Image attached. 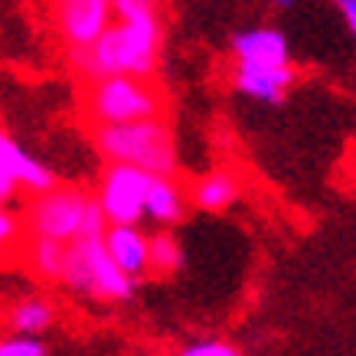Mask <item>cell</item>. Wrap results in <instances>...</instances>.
I'll use <instances>...</instances> for the list:
<instances>
[{
  "instance_id": "6da1fadb",
  "label": "cell",
  "mask_w": 356,
  "mask_h": 356,
  "mask_svg": "<svg viewBox=\"0 0 356 356\" xmlns=\"http://www.w3.org/2000/svg\"><path fill=\"white\" fill-rule=\"evenodd\" d=\"M157 3L161 0H115V23L92 46L65 49L69 65L86 82L108 76L154 79L163 43V17Z\"/></svg>"
},
{
  "instance_id": "7a4b0ae2",
  "label": "cell",
  "mask_w": 356,
  "mask_h": 356,
  "mask_svg": "<svg viewBox=\"0 0 356 356\" xmlns=\"http://www.w3.org/2000/svg\"><path fill=\"white\" fill-rule=\"evenodd\" d=\"M20 216L26 236H43L56 242L98 238L108 229V216L98 203V193L69 184H56L43 193H33Z\"/></svg>"
},
{
  "instance_id": "3957f363",
  "label": "cell",
  "mask_w": 356,
  "mask_h": 356,
  "mask_svg": "<svg viewBox=\"0 0 356 356\" xmlns=\"http://www.w3.org/2000/svg\"><path fill=\"white\" fill-rule=\"evenodd\" d=\"M92 144L105 163H134L147 173L177 170V144H173V131L167 118L95 124Z\"/></svg>"
},
{
  "instance_id": "277c9868",
  "label": "cell",
  "mask_w": 356,
  "mask_h": 356,
  "mask_svg": "<svg viewBox=\"0 0 356 356\" xmlns=\"http://www.w3.org/2000/svg\"><path fill=\"white\" fill-rule=\"evenodd\" d=\"M82 111L92 124H128V121L163 118L167 95L154 79L140 76H108L86 82Z\"/></svg>"
},
{
  "instance_id": "5b68a950",
  "label": "cell",
  "mask_w": 356,
  "mask_h": 356,
  "mask_svg": "<svg viewBox=\"0 0 356 356\" xmlns=\"http://www.w3.org/2000/svg\"><path fill=\"white\" fill-rule=\"evenodd\" d=\"M154 173L140 170L134 163H105L102 180H98V203L108 216V226L115 222H140L147 190H151Z\"/></svg>"
},
{
  "instance_id": "8992f818",
  "label": "cell",
  "mask_w": 356,
  "mask_h": 356,
  "mask_svg": "<svg viewBox=\"0 0 356 356\" xmlns=\"http://www.w3.org/2000/svg\"><path fill=\"white\" fill-rule=\"evenodd\" d=\"M49 186H56L53 170L43 161H36L30 151H23L20 144L3 131L0 134V200H3V206L10 203L20 190H26L33 196L49 190Z\"/></svg>"
},
{
  "instance_id": "52a82bcc",
  "label": "cell",
  "mask_w": 356,
  "mask_h": 356,
  "mask_svg": "<svg viewBox=\"0 0 356 356\" xmlns=\"http://www.w3.org/2000/svg\"><path fill=\"white\" fill-rule=\"evenodd\" d=\"M115 23V0H59L56 3V30L65 49L92 46Z\"/></svg>"
},
{
  "instance_id": "ba28073f",
  "label": "cell",
  "mask_w": 356,
  "mask_h": 356,
  "mask_svg": "<svg viewBox=\"0 0 356 356\" xmlns=\"http://www.w3.org/2000/svg\"><path fill=\"white\" fill-rule=\"evenodd\" d=\"M232 86L245 98H255L261 105H278L294 86L291 65H255V63H236L232 69Z\"/></svg>"
},
{
  "instance_id": "9c48e42d",
  "label": "cell",
  "mask_w": 356,
  "mask_h": 356,
  "mask_svg": "<svg viewBox=\"0 0 356 356\" xmlns=\"http://www.w3.org/2000/svg\"><path fill=\"white\" fill-rule=\"evenodd\" d=\"M232 59L236 63H255V65H291V46L284 33L271 26H252L232 36Z\"/></svg>"
},
{
  "instance_id": "30bf717a",
  "label": "cell",
  "mask_w": 356,
  "mask_h": 356,
  "mask_svg": "<svg viewBox=\"0 0 356 356\" xmlns=\"http://www.w3.org/2000/svg\"><path fill=\"white\" fill-rule=\"evenodd\" d=\"M105 245H108L111 259L128 271L131 278H144L151 275V236L140 232L138 222H115L105 229Z\"/></svg>"
},
{
  "instance_id": "8fae6325",
  "label": "cell",
  "mask_w": 356,
  "mask_h": 356,
  "mask_svg": "<svg viewBox=\"0 0 356 356\" xmlns=\"http://www.w3.org/2000/svg\"><path fill=\"white\" fill-rule=\"evenodd\" d=\"M69 245L72 242H56V238H43V236H26L23 232L17 255L26 265L30 275H36L40 281L49 284H63L65 275V261H69Z\"/></svg>"
},
{
  "instance_id": "7c38bea8",
  "label": "cell",
  "mask_w": 356,
  "mask_h": 356,
  "mask_svg": "<svg viewBox=\"0 0 356 356\" xmlns=\"http://www.w3.org/2000/svg\"><path fill=\"white\" fill-rule=\"evenodd\" d=\"M186 203H190V193L173 180V173H154L151 190H147V203H144V216L167 229L184 219Z\"/></svg>"
},
{
  "instance_id": "4fadbf2b",
  "label": "cell",
  "mask_w": 356,
  "mask_h": 356,
  "mask_svg": "<svg viewBox=\"0 0 356 356\" xmlns=\"http://www.w3.org/2000/svg\"><path fill=\"white\" fill-rule=\"evenodd\" d=\"M242 193V180L232 170H209L196 177L190 186V203L203 213H222L238 200Z\"/></svg>"
},
{
  "instance_id": "5bb4252c",
  "label": "cell",
  "mask_w": 356,
  "mask_h": 356,
  "mask_svg": "<svg viewBox=\"0 0 356 356\" xmlns=\"http://www.w3.org/2000/svg\"><path fill=\"white\" fill-rule=\"evenodd\" d=\"M56 321V307L46 298H20V301H13L7 307V327H10V334H30V337H40L46 334Z\"/></svg>"
},
{
  "instance_id": "9a60e30c",
  "label": "cell",
  "mask_w": 356,
  "mask_h": 356,
  "mask_svg": "<svg viewBox=\"0 0 356 356\" xmlns=\"http://www.w3.org/2000/svg\"><path fill=\"white\" fill-rule=\"evenodd\" d=\"M184 265V252L180 242L170 232H154L151 236V275H173V271Z\"/></svg>"
},
{
  "instance_id": "2e32d148",
  "label": "cell",
  "mask_w": 356,
  "mask_h": 356,
  "mask_svg": "<svg viewBox=\"0 0 356 356\" xmlns=\"http://www.w3.org/2000/svg\"><path fill=\"white\" fill-rule=\"evenodd\" d=\"M0 356H46V343L30 334H7L0 340Z\"/></svg>"
},
{
  "instance_id": "e0dca14e",
  "label": "cell",
  "mask_w": 356,
  "mask_h": 356,
  "mask_svg": "<svg viewBox=\"0 0 356 356\" xmlns=\"http://www.w3.org/2000/svg\"><path fill=\"white\" fill-rule=\"evenodd\" d=\"M177 356H242V350L232 346L229 340H193Z\"/></svg>"
},
{
  "instance_id": "ac0fdd59",
  "label": "cell",
  "mask_w": 356,
  "mask_h": 356,
  "mask_svg": "<svg viewBox=\"0 0 356 356\" xmlns=\"http://www.w3.org/2000/svg\"><path fill=\"white\" fill-rule=\"evenodd\" d=\"M23 232H26V229H23V216H20V213L3 209V213H0V242L17 248V245H20V238H23Z\"/></svg>"
},
{
  "instance_id": "d6986e66",
  "label": "cell",
  "mask_w": 356,
  "mask_h": 356,
  "mask_svg": "<svg viewBox=\"0 0 356 356\" xmlns=\"http://www.w3.org/2000/svg\"><path fill=\"white\" fill-rule=\"evenodd\" d=\"M334 7L340 10V17H343V23H346V30L353 33V40H356V0H334Z\"/></svg>"
},
{
  "instance_id": "ffe728a7",
  "label": "cell",
  "mask_w": 356,
  "mask_h": 356,
  "mask_svg": "<svg viewBox=\"0 0 356 356\" xmlns=\"http://www.w3.org/2000/svg\"><path fill=\"white\" fill-rule=\"evenodd\" d=\"M271 3H275V7H291L294 0H271Z\"/></svg>"
},
{
  "instance_id": "44dd1931",
  "label": "cell",
  "mask_w": 356,
  "mask_h": 356,
  "mask_svg": "<svg viewBox=\"0 0 356 356\" xmlns=\"http://www.w3.org/2000/svg\"><path fill=\"white\" fill-rule=\"evenodd\" d=\"M56 3H59V0H56Z\"/></svg>"
}]
</instances>
